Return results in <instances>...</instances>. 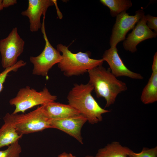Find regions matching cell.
<instances>
[{"label": "cell", "mask_w": 157, "mask_h": 157, "mask_svg": "<svg viewBox=\"0 0 157 157\" xmlns=\"http://www.w3.org/2000/svg\"><path fill=\"white\" fill-rule=\"evenodd\" d=\"M94 90V87L89 82L86 84L75 83L67 96L68 104L85 117L91 124L102 121V115L110 111L99 105L92 95Z\"/></svg>", "instance_id": "cell-1"}, {"label": "cell", "mask_w": 157, "mask_h": 157, "mask_svg": "<svg viewBox=\"0 0 157 157\" xmlns=\"http://www.w3.org/2000/svg\"><path fill=\"white\" fill-rule=\"evenodd\" d=\"M88 82L92 85L98 98L103 97L106 101L105 108L114 104L119 94L127 89L126 83L118 79L110 69L98 66L88 71Z\"/></svg>", "instance_id": "cell-2"}, {"label": "cell", "mask_w": 157, "mask_h": 157, "mask_svg": "<svg viewBox=\"0 0 157 157\" xmlns=\"http://www.w3.org/2000/svg\"><path fill=\"white\" fill-rule=\"evenodd\" d=\"M67 47L61 44L56 46L57 49L61 52L62 58L58 64V68L67 77L83 74L98 66L102 65L101 59H96L90 57V52L80 51L73 53Z\"/></svg>", "instance_id": "cell-3"}, {"label": "cell", "mask_w": 157, "mask_h": 157, "mask_svg": "<svg viewBox=\"0 0 157 157\" xmlns=\"http://www.w3.org/2000/svg\"><path fill=\"white\" fill-rule=\"evenodd\" d=\"M57 96L52 94L46 87L42 91L38 92L28 86L20 89L14 98L10 99L9 103L14 106L15 108L12 113L25 111L35 106L42 105L47 103L55 101Z\"/></svg>", "instance_id": "cell-4"}, {"label": "cell", "mask_w": 157, "mask_h": 157, "mask_svg": "<svg viewBox=\"0 0 157 157\" xmlns=\"http://www.w3.org/2000/svg\"><path fill=\"white\" fill-rule=\"evenodd\" d=\"M12 114L15 127L20 135L52 128L50 119L44 112L42 105L26 114Z\"/></svg>", "instance_id": "cell-5"}, {"label": "cell", "mask_w": 157, "mask_h": 157, "mask_svg": "<svg viewBox=\"0 0 157 157\" xmlns=\"http://www.w3.org/2000/svg\"><path fill=\"white\" fill-rule=\"evenodd\" d=\"M45 16H43L41 31L45 41L44 48L41 53L36 57L31 56L30 60L33 65V74L41 75L49 78V70L56 64L61 61L62 55L60 51L52 46L47 36L45 28Z\"/></svg>", "instance_id": "cell-6"}, {"label": "cell", "mask_w": 157, "mask_h": 157, "mask_svg": "<svg viewBox=\"0 0 157 157\" xmlns=\"http://www.w3.org/2000/svg\"><path fill=\"white\" fill-rule=\"evenodd\" d=\"M24 44L17 27L13 28L6 38L0 40L1 63L4 68L11 67L17 62L18 57L23 52Z\"/></svg>", "instance_id": "cell-7"}, {"label": "cell", "mask_w": 157, "mask_h": 157, "mask_svg": "<svg viewBox=\"0 0 157 157\" xmlns=\"http://www.w3.org/2000/svg\"><path fill=\"white\" fill-rule=\"evenodd\" d=\"M144 14L142 10H139L136 11L134 15H130L126 11L117 15L110 39V47H116L119 42L124 40L128 32L134 28Z\"/></svg>", "instance_id": "cell-8"}, {"label": "cell", "mask_w": 157, "mask_h": 157, "mask_svg": "<svg viewBox=\"0 0 157 157\" xmlns=\"http://www.w3.org/2000/svg\"><path fill=\"white\" fill-rule=\"evenodd\" d=\"M87 121L86 118L81 114L59 119H50L52 128L62 131L83 143L81 136V129Z\"/></svg>", "instance_id": "cell-9"}, {"label": "cell", "mask_w": 157, "mask_h": 157, "mask_svg": "<svg viewBox=\"0 0 157 157\" xmlns=\"http://www.w3.org/2000/svg\"><path fill=\"white\" fill-rule=\"evenodd\" d=\"M54 5L53 0H28L27 9L21 12L24 16L27 17L30 23V29L32 32H37L41 28V16H45L49 7Z\"/></svg>", "instance_id": "cell-10"}, {"label": "cell", "mask_w": 157, "mask_h": 157, "mask_svg": "<svg viewBox=\"0 0 157 157\" xmlns=\"http://www.w3.org/2000/svg\"><path fill=\"white\" fill-rule=\"evenodd\" d=\"M157 35L147 26L144 15L124 40L123 46L126 51L134 53L137 51L136 46L139 43L147 39L155 38Z\"/></svg>", "instance_id": "cell-11"}, {"label": "cell", "mask_w": 157, "mask_h": 157, "mask_svg": "<svg viewBox=\"0 0 157 157\" xmlns=\"http://www.w3.org/2000/svg\"><path fill=\"white\" fill-rule=\"evenodd\" d=\"M102 59L107 63L111 72L116 77L125 76L138 80L143 78L140 74L131 71L125 65L118 54L116 47H110L106 50Z\"/></svg>", "instance_id": "cell-12"}, {"label": "cell", "mask_w": 157, "mask_h": 157, "mask_svg": "<svg viewBox=\"0 0 157 157\" xmlns=\"http://www.w3.org/2000/svg\"><path fill=\"white\" fill-rule=\"evenodd\" d=\"M4 123L0 128V148L9 146L21 139L15 129L12 114L6 113L3 118Z\"/></svg>", "instance_id": "cell-13"}, {"label": "cell", "mask_w": 157, "mask_h": 157, "mask_svg": "<svg viewBox=\"0 0 157 157\" xmlns=\"http://www.w3.org/2000/svg\"><path fill=\"white\" fill-rule=\"evenodd\" d=\"M42 105L44 112L50 119H61L81 114L69 104L54 101Z\"/></svg>", "instance_id": "cell-14"}, {"label": "cell", "mask_w": 157, "mask_h": 157, "mask_svg": "<svg viewBox=\"0 0 157 157\" xmlns=\"http://www.w3.org/2000/svg\"><path fill=\"white\" fill-rule=\"evenodd\" d=\"M133 151L117 142L114 141L99 149L94 157H130Z\"/></svg>", "instance_id": "cell-15"}, {"label": "cell", "mask_w": 157, "mask_h": 157, "mask_svg": "<svg viewBox=\"0 0 157 157\" xmlns=\"http://www.w3.org/2000/svg\"><path fill=\"white\" fill-rule=\"evenodd\" d=\"M140 99L144 104L153 103L157 101V72H152L142 91Z\"/></svg>", "instance_id": "cell-16"}, {"label": "cell", "mask_w": 157, "mask_h": 157, "mask_svg": "<svg viewBox=\"0 0 157 157\" xmlns=\"http://www.w3.org/2000/svg\"><path fill=\"white\" fill-rule=\"evenodd\" d=\"M100 2L108 7L113 17H116L128 9L132 6L130 0H100Z\"/></svg>", "instance_id": "cell-17"}, {"label": "cell", "mask_w": 157, "mask_h": 157, "mask_svg": "<svg viewBox=\"0 0 157 157\" xmlns=\"http://www.w3.org/2000/svg\"><path fill=\"white\" fill-rule=\"evenodd\" d=\"M18 141L9 146L6 149L0 151V157H19L22 149Z\"/></svg>", "instance_id": "cell-18"}, {"label": "cell", "mask_w": 157, "mask_h": 157, "mask_svg": "<svg viewBox=\"0 0 157 157\" xmlns=\"http://www.w3.org/2000/svg\"><path fill=\"white\" fill-rule=\"evenodd\" d=\"M26 63L22 60H20L14 65L5 69L4 70L0 73V92L3 88V84L5 81L8 74L12 71L16 72L18 69L25 66Z\"/></svg>", "instance_id": "cell-19"}, {"label": "cell", "mask_w": 157, "mask_h": 157, "mask_svg": "<svg viewBox=\"0 0 157 157\" xmlns=\"http://www.w3.org/2000/svg\"><path fill=\"white\" fill-rule=\"evenodd\" d=\"M130 157H157V147L149 148L144 147L141 152L136 153L133 151L130 154Z\"/></svg>", "instance_id": "cell-20"}, {"label": "cell", "mask_w": 157, "mask_h": 157, "mask_svg": "<svg viewBox=\"0 0 157 157\" xmlns=\"http://www.w3.org/2000/svg\"><path fill=\"white\" fill-rule=\"evenodd\" d=\"M147 20V25L151 30H154V32L157 34V17L153 16L149 14L145 15Z\"/></svg>", "instance_id": "cell-21"}, {"label": "cell", "mask_w": 157, "mask_h": 157, "mask_svg": "<svg viewBox=\"0 0 157 157\" xmlns=\"http://www.w3.org/2000/svg\"><path fill=\"white\" fill-rule=\"evenodd\" d=\"M17 3V1L16 0H3L2 2L3 8H6L13 5Z\"/></svg>", "instance_id": "cell-22"}, {"label": "cell", "mask_w": 157, "mask_h": 157, "mask_svg": "<svg viewBox=\"0 0 157 157\" xmlns=\"http://www.w3.org/2000/svg\"><path fill=\"white\" fill-rule=\"evenodd\" d=\"M152 72H157V52H156L154 56L152 66Z\"/></svg>", "instance_id": "cell-23"}, {"label": "cell", "mask_w": 157, "mask_h": 157, "mask_svg": "<svg viewBox=\"0 0 157 157\" xmlns=\"http://www.w3.org/2000/svg\"><path fill=\"white\" fill-rule=\"evenodd\" d=\"M58 157H76L71 153L64 152L59 154Z\"/></svg>", "instance_id": "cell-24"}, {"label": "cell", "mask_w": 157, "mask_h": 157, "mask_svg": "<svg viewBox=\"0 0 157 157\" xmlns=\"http://www.w3.org/2000/svg\"><path fill=\"white\" fill-rule=\"evenodd\" d=\"M2 0H0V11L2 10L4 8L2 4Z\"/></svg>", "instance_id": "cell-25"}, {"label": "cell", "mask_w": 157, "mask_h": 157, "mask_svg": "<svg viewBox=\"0 0 157 157\" xmlns=\"http://www.w3.org/2000/svg\"><path fill=\"white\" fill-rule=\"evenodd\" d=\"M85 157H94V156L91 155H87Z\"/></svg>", "instance_id": "cell-26"}]
</instances>
